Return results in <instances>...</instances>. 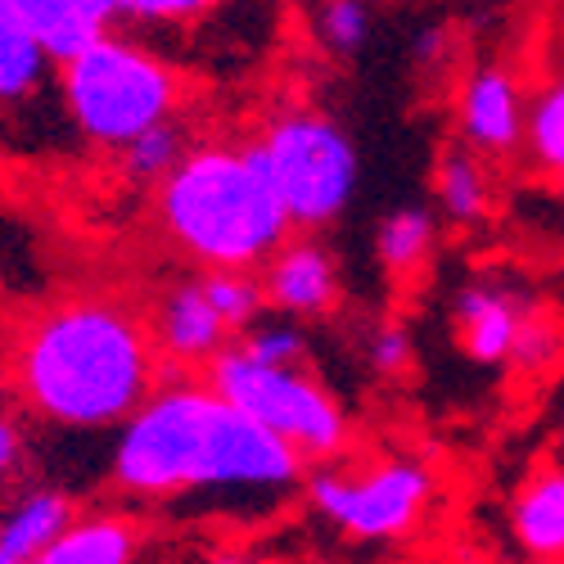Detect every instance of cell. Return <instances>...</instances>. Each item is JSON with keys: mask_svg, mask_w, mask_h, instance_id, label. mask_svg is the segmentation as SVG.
I'll return each instance as SVG.
<instances>
[{"mask_svg": "<svg viewBox=\"0 0 564 564\" xmlns=\"http://www.w3.org/2000/svg\"><path fill=\"white\" fill-rule=\"evenodd\" d=\"M113 469L122 488L150 497L181 488H275L299 475V452L213 389H167L127 420Z\"/></svg>", "mask_w": 564, "mask_h": 564, "instance_id": "obj_1", "label": "cell"}, {"mask_svg": "<svg viewBox=\"0 0 564 564\" xmlns=\"http://www.w3.org/2000/svg\"><path fill=\"white\" fill-rule=\"evenodd\" d=\"M23 389L59 425H118L145 406L150 344L122 307H59L23 348Z\"/></svg>", "mask_w": 564, "mask_h": 564, "instance_id": "obj_2", "label": "cell"}, {"mask_svg": "<svg viewBox=\"0 0 564 564\" xmlns=\"http://www.w3.org/2000/svg\"><path fill=\"white\" fill-rule=\"evenodd\" d=\"M172 240L213 271H240L280 249L290 213L280 208L253 150H199L163 181L159 195Z\"/></svg>", "mask_w": 564, "mask_h": 564, "instance_id": "obj_3", "label": "cell"}, {"mask_svg": "<svg viewBox=\"0 0 564 564\" xmlns=\"http://www.w3.org/2000/svg\"><path fill=\"white\" fill-rule=\"evenodd\" d=\"M64 96L82 135H90L96 145L127 150L145 131L167 127V113L176 105V77L150 51L122 36H105L64 68Z\"/></svg>", "mask_w": 564, "mask_h": 564, "instance_id": "obj_4", "label": "cell"}, {"mask_svg": "<svg viewBox=\"0 0 564 564\" xmlns=\"http://www.w3.org/2000/svg\"><path fill=\"white\" fill-rule=\"evenodd\" d=\"M253 159L280 208L299 226L335 221L357 191V150L339 122L321 113H290L271 122L253 145Z\"/></svg>", "mask_w": 564, "mask_h": 564, "instance_id": "obj_5", "label": "cell"}, {"mask_svg": "<svg viewBox=\"0 0 564 564\" xmlns=\"http://www.w3.org/2000/svg\"><path fill=\"white\" fill-rule=\"evenodd\" d=\"M213 393L240 415H249L258 430L280 438L290 452H299V460L335 456L348 438L335 398L299 370H271L249 361L245 352H221L213 361Z\"/></svg>", "mask_w": 564, "mask_h": 564, "instance_id": "obj_6", "label": "cell"}, {"mask_svg": "<svg viewBox=\"0 0 564 564\" xmlns=\"http://www.w3.org/2000/svg\"><path fill=\"white\" fill-rule=\"evenodd\" d=\"M434 492V479L425 465L415 460H380L344 475V469H325L312 479V501L330 524H339L352 538H402Z\"/></svg>", "mask_w": 564, "mask_h": 564, "instance_id": "obj_7", "label": "cell"}, {"mask_svg": "<svg viewBox=\"0 0 564 564\" xmlns=\"http://www.w3.org/2000/svg\"><path fill=\"white\" fill-rule=\"evenodd\" d=\"M456 118L469 154H514L524 145V122H529L524 86L514 82L510 68L484 64L479 73L465 77Z\"/></svg>", "mask_w": 564, "mask_h": 564, "instance_id": "obj_8", "label": "cell"}, {"mask_svg": "<svg viewBox=\"0 0 564 564\" xmlns=\"http://www.w3.org/2000/svg\"><path fill=\"white\" fill-rule=\"evenodd\" d=\"M28 32L36 36L45 59H59L64 68L82 59L90 45L109 36L118 19V0H14Z\"/></svg>", "mask_w": 564, "mask_h": 564, "instance_id": "obj_9", "label": "cell"}, {"mask_svg": "<svg viewBox=\"0 0 564 564\" xmlns=\"http://www.w3.org/2000/svg\"><path fill=\"white\" fill-rule=\"evenodd\" d=\"M524 312L506 290L492 285H469L456 299V330H460V348L475 357L479 366H501L514 352L520 339Z\"/></svg>", "mask_w": 564, "mask_h": 564, "instance_id": "obj_10", "label": "cell"}, {"mask_svg": "<svg viewBox=\"0 0 564 564\" xmlns=\"http://www.w3.org/2000/svg\"><path fill=\"white\" fill-rule=\"evenodd\" d=\"M335 294H339V267L321 245H290L275 253L267 275V299L280 312L316 316L335 303Z\"/></svg>", "mask_w": 564, "mask_h": 564, "instance_id": "obj_11", "label": "cell"}, {"mask_svg": "<svg viewBox=\"0 0 564 564\" xmlns=\"http://www.w3.org/2000/svg\"><path fill=\"white\" fill-rule=\"evenodd\" d=\"M510 533L533 560H564V465L538 469L510 506Z\"/></svg>", "mask_w": 564, "mask_h": 564, "instance_id": "obj_12", "label": "cell"}, {"mask_svg": "<svg viewBox=\"0 0 564 564\" xmlns=\"http://www.w3.org/2000/svg\"><path fill=\"white\" fill-rule=\"evenodd\" d=\"M73 501L64 492H32L6 520H0V555L14 564H32L41 551H51L73 529Z\"/></svg>", "mask_w": 564, "mask_h": 564, "instance_id": "obj_13", "label": "cell"}, {"mask_svg": "<svg viewBox=\"0 0 564 564\" xmlns=\"http://www.w3.org/2000/svg\"><path fill=\"white\" fill-rule=\"evenodd\" d=\"M221 339H226V325L217 321V312L208 307L199 285H181L167 307H163V348L172 357L185 361H199V357H221Z\"/></svg>", "mask_w": 564, "mask_h": 564, "instance_id": "obj_14", "label": "cell"}, {"mask_svg": "<svg viewBox=\"0 0 564 564\" xmlns=\"http://www.w3.org/2000/svg\"><path fill=\"white\" fill-rule=\"evenodd\" d=\"M45 59L36 36L28 32L23 14L14 0H0V105H14V100H28L41 73H45Z\"/></svg>", "mask_w": 564, "mask_h": 564, "instance_id": "obj_15", "label": "cell"}, {"mask_svg": "<svg viewBox=\"0 0 564 564\" xmlns=\"http://www.w3.org/2000/svg\"><path fill=\"white\" fill-rule=\"evenodd\" d=\"M131 529L122 520H82L32 564H131Z\"/></svg>", "mask_w": 564, "mask_h": 564, "instance_id": "obj_16", "label": "cell"}, {"mask_svg": "<svg viewBox=\"0 0 564 564\" xmlns=\"http://www.w3.org/2000/svg\"><path fill=\"white\" fill-rule=\"evenodd\" d=\"M524 150L542 176L564 181V73H555L546 86H538V96L529 100Z\"/></svg>", "mask_w": 564, "mask_h": 564, "instance_id": "obj_17", "label": "cell"}, {"mask_svg": "<svg viewBox=\"0 0 564 564\" xmlns=\"http://www.w3.org/2000/svg\"><path fill=\"white\" fill-rule=\"evenodd\" d=\"M430 249H434V213L430 208H415V204L398 208L380 221V230H375V253H380V262L393 275L415 271L430 258Z\"/></svg>", "mask_w": 564, "mask_h": 564, "instance_id": "obj_18", "label": "cell"}, {"mask_svg": "<svg viewBox=\"0 0 564 564\" xmlns=\"http://www.w3.org/2000/svg\"><path fill=\"white\" fill-rule=\"evenodd\" d=\"M438 204H443V213L452 217V221H479V217H488V208H492V191H488V172H484V163L469 154V150H456V154H447L443 163H438Z\"/></svg>", "mask_w": 564, "mask_h": 564, "instance_id": "obj_19", "label": "cell"}, {"mask_svg": "<svg viewBox=\"0 0 564 564\" xmlns=\"http://www.w3.org/2000/svg\"><path fill=\"white\" fill-rule=\"evenodd\" d=\"M199 290H204L208 307L217 312V321L226 325V330H235V325H249L262 312V299H267L258 280H249L240 271H213Z\"/></svg>", "mask_w": 564, "mask_h": 564, "instance_id": "obj_20", "label": "cell"}, {"mask_svg": "<svg viewBox=\"0 0 564 564\" xmlns=\"http://www.w3.org/2000/svg\"><path fill=\"white\" fill-rule=\"evenodd\" d=\"M181 159H185V150H181V135L172 127H154V131H145L140 140L127 145V172L135 181H150V176L167 181L181 167Z\"/></svg>", "mask_w": 564, "mask_h": 564, "instance_id": "obj_21", "label": "cell"}, {"mask_svg": "<svg viewBox=\"0 0 564 564\" xmlns=\"http://www.w3.org/2000/svg\"><path fill=\"white\" fill-rule=\"evenodd\" d=\"M316 32H321V41L330 45V51L352 55L370 36V10L357 6V0H330V6L316 10Z\"/></svg>", "mask_w": 564, "mask_h": 564, "instance_id": "obj_22", "label": "cell"}, {"mask_svg": "<svg viewBox=\"0 0 564 564\" xmlns=\"http://www.w3.org/2000/svg\"><path fill=\"white\" fill-rule=\"evenodd\" d=\"M235 352H245L249 361L271 366V370H294V361L307 352V339L294 330V325H258Z\"/></svg>", "mask_w": 564, "mask_h": 564, "instance_id": "obj_23", "label": "cell"}, {"mask_svg": "<svg viewBox=\"0 0 564 564\" xmlns=\"http://www.w3.org/2000/svg\"><path fill=\"white\" fill-rule=\"evenodd\" d=\"M555 348H560V339H555V325H551V321H538V316H524V325H520V339H514L510 361H520V366L538 370L542 361H551V357H555Z\"/></svg>", "mask_w": 564, "mask_h": 564, "instance_id": "obj_24", "label": "cell"}, {"mask_svg": "<svg viewBox=\"0 0 564 564\" xmlns=\"http://www.w3.org/2000/svg\"><path fill=\"white\" fill-rule=\"evenodd\" d=\"M406 361H411V335L402 325H384V330L370 339V366L380 375H398V370H406Z\"/></svg>", "mask_w": 564, "mask_h": 564, "instance_id": "obj_25", "label": "cell"}, {"mask_svg": "<svg viewBox=\"0 0 564 564\" xmlns=\"http://www.w3.org/2000/svg\"><path fill=\"white\" fill-rule=\"evenodd\" d=\"M208 0H122L118 6V19H140V23H154V19H191V14H204Z\"/></svg>", "mask_w": 564, "mask_h": 564, "instance_id": "obj_26", "label": "cell"}, {"mask_svg": "<svg viewBox=\"0 0 564 564\" xmlns=\"http://www.w3.org/2000/svg\"><path fill=\"white\" fill-rule=\"evenodd\" d=\"M443 59V28H425L415 36V64H434Z\"/></svg>", "mask_w": 564, "mask_h": 564, "instance_id": "obj_27", "label": "cell"}, {"mask_svg": "<svg viewBox=\"0 0 564 564\" xmlns=\"http://www.w3.org/2000/svg\"><path fill=\"white\" fill-rule=\"evenodd\" d=\"M19 460V434H14V425L6 415H0V479L10 475V465Z\"/></svg>", "mask_w": 564, "mask_h": 564, "instance_id": "obj_28", "label": "cell"}, {"mask_svg": "<svg viewBox=\"0 0 564 564\" xmlns=\"http://www.w3.org/2000/svg\"><path fill=\"white\" fill-rule=\"evenodd\" d=\"M208 564H245V560H235V555H217V560H208Z\"/></svg>", "mask_w": 564, "mask_h": 564, "instance_id": "obj_29", "label": "cell"}, {"mask_svg": "<svg viewBox=\"0 0 564 564\" xmlns=\"http://www.w3.org/2000/svg\"><path fill=\"white\" fill-rule=\"evenodd\" d=\"M0 564H14V560H10V555H0Z\"/></svg>", "mask_w": 564, "mask_h": 564, "instance_id": "obj_30", "label": "cell"}]
</instances>
